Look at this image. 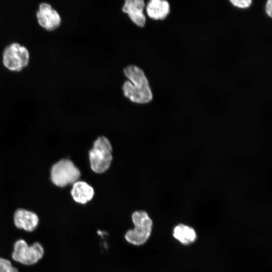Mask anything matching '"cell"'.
I'll use <instances>...</instances> for the list:
<instances>
[{"label":"cell","mask_w":272,"mask_h":272,"mask_svg":"<svg viewBox=\"0 0 272 272\" xmlns=\"http://www.w3.org/2000/svg\"><path fill=\"white\" fill-rule=\"evenodd\" d=\"M148 16L155 20L165 19L170 12V5L164 0H151L146 7Z\"/></svg>","instance_id":"30bf717a"},{"label":"cell","mask_w":272,"mask_h":272,"mask_svg":"<svg viewBox=\"0 0 272 272\" xmlns=\"http://www.w3.org/2000/svg\"><path fill=\"white\" fill-rule=\"evenodd\" d=\"M14 221L17 228L28 232H32L37 228L39 218L34 212L19 209L14 214Z\"/></svg>","instance_id":"9c48e42d"},{"label":"cell","mask_w":272,"mask_h":272,"mask_svg":"<svg viewBox=\"0 0 272 272\" xmlns=\"http://www.w3.org/2000/svg\"><path fill=\"white\" fill-rule=\"evenodd\" d=\"M123 72L128 80L122 86L124 96L137 103L150 102L153 99V94L144 71L135 65H129L124 69Z\"/></svg>","instance_id":"6da1fadb"},{"label":"cell","mask_w":272,"mask_h":272,"mask_svg":"<svg viewBox=\"0 0 272 272\" xmlns=\"http://www.w3.org/2000/svg\"><path fill=\"white\" fill-rule=\"evenodd\" d=\"M264 10L266 14L269 18L272 17V1L267 0L265 3Z\"/></svg>","instance_id":"9a60e30c"},{"label":"cell","mask_w":272,"mask_h":272,"mask_svg":"<svg viewBox=\"0 0 272 272\" xmlns=\"http://www.w3.org/2000/svg\"><path fill=\"white\" fill-rule=\"evenodd\" d=\"M89 160L92 170L102 173L110 167L112 159V147L109 141L104 137H99L89 151Z\"/></svg>","instance_id":"3957f363"},{"label":"cell","mask_w":272,"mask_h":272,"mask_svg":"<svg viewBox=\"0 0 272 272\" xmlns=\"http://www.w3.org/2000/svg\"><path fill=\"white\" fill-rule=\"evenodd\" d=\"M0 272H19L8 259L0 257Z\"/></svg>","instance_id":"4fadbf2b"},{"label":"cell","mask_w":272,"mask_h":272,"mask_svg":"<svg viewBox=\"0 0 272 272\" xmlns=\"http://www.w3.org/2000/svg\"><path fill=\"white\" fill-rule=\"evenodd\" d=\"M230 2L234 7L239 9H247L252 4V0H230Z\"/></svg>","instance_id":"5bb4252c"},{"label":"cell","mask_w":272,"mask_h":272,"mask_svg":"<svg viewBox=\"0 0 272 272\" xmlns=\"http://www.w3.org/2000/svg\"><path fill=\"white\" fill-rule=\"evenodd\" d=\"M44 249L40 243L35 242L29 246L23 239L17 240L14 244L13 259L25 265H33L42 257Z\"/></svg>","instance_id":"8992f818"},{"label":"cell","mask_w":272,"mask_h":272,"mask_svg":"<svg viewBox=\"0 0 272 272\" xmlns=\"http://www.w3.org/2000/svg\"><path fill=\"white\" fill-rule=\"evenodd\" d=\"M80 175L79 169L69 159L59 161L53 165L51 170L52 182L61 187L74 184L78 181Z\"/></svg>","instance_id":"5b68a950"},{"label":"cell","mask_w":272,"mask_h":272,"mask_svg":"<svg viewBox=\"0 0 272 272\" xmlns=\"http://www.w3.org/2000/svg\"><path fill=\"white\" fill-rule=\"evenodd\" d=\"M144 7L145 3L143 0H126L122 10L135 25L143 27L146 23V17L143 13Z\"/></svg>","instance_id":"ba28073f"},{"label":"cell","mask_w":272,"mask_h":272,"mask_svg":"<svg viewBox=\"0 0 272 272\" xmlns=\"http://www.w3.org/2000/svg\"><path fill=\"white\" fill-rule=\"evenodd\" d=\"M2 55L4 65L13 71L22 70L28 65L30 59L28 49L18 42L8 44L4 48Z\"/></svg>","instance_id":"277c9868"},{"label":"cell","mask_w":272,"mask_h":272,"mask_svg":"<svg viewBox=\"0 0 272 272\" xmlns=\"http://www.w3.org/2000/svg\"><path fill=\"white\" fill-rule=\"evenodd\" d=\"M71 194L76 202L85 204L92 199L94 191L93 188L86 182L77 181L73 184Z\"/></svg>","instance_id":"8fae6325"},{"label":"cell","mask_w":272,"mask_h":272,"mask_svg":"<svg viewBox=\"0 0 272 272\" xmlns=\"http://www.w3.org/2000/svg\"><path fill=\"white\" fill-rule=\"evenodd\" d=\"M36 15L39 25L47 30L55 29L61 23V19L59 14L48 3H41Z\"/></svg>","instance_id":"52a82bcc"},{"label":"cell","mask_w":272,"mask_h":272,"mask_svg":"<svg viewBox=\"0 0 272 272\" xmlns=\"http://www.w3.org/2000/svg\"><path fill=\"white\" fill-rule=\"evenodd\" d=\"M131 220L134 227L126 232L125 239L133 245H143L151 235L152 220L148 213L144 211L134 212L131 215Z\"/></svg>","instance_id":"7a4b0ae2"},{"label":"cell","mask_w":272,"mask_h":272,"mask_svg":"<svg viewBox=\"0 0 272 272\" xmlns=\"http://www.w3.org/2000/svg\"><path fill=\"white\" fill-rule=\"evenodd\" d=\"M173 235L176 239L183 244H189L196 238L194 230L183 224L176 226L173 230Z\"/></svg>","instance_id":"7c38bea8"}]
</instances>
